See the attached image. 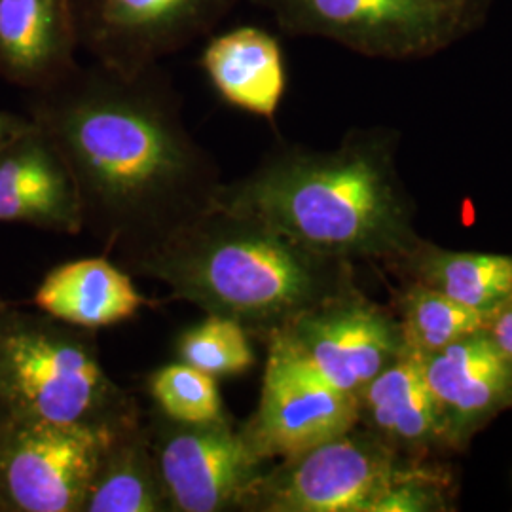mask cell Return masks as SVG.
<instances>
[{
    "mask_svg": "<svg viewBox=\"0 0 512 512\" xmlns=\"http://www.w3.org/2000/svg\"><path fill=\"white\" fill-rule=\"evenodd\" d=\"M29 110L73 173L84 232L122 268L217 205L219 164L186 128L160 65H76L33 92Z\"/></svg>",
    "mask_w": 512,
    "mask_h": 512,
    "instance_id": "6da1fadb",
    "label": "cell"
},
{
    "mask_svg": "<svg viewBox=\"0 0 512 512\" xmlns=\"http://www.w3.org/2000/svg\"><path fill=\"white\" fill-rule=\"evenodd\" d=\"M395 135L355 129L332 150L279 145L217 203L253 215L313 255L403 258L418 241L395 167Z\"/></svg>",
    "mask_w": 512,
    "mask_h": 512,
    "instance_id": "7a4b0ae2",
    "label": "cell"
},
{
    "mask_svg": "<svg viewBox=\"0 0 512 512\" xmlns=\"http://www.w3.org/2000/svg\"><path fill=\"white\" fill-rule=\"evenodd\" d=\"M177 300L268 340L293 317L351 285L349 262L313 255L253 215L215 205L124 266Z\"/></svg>",
    "mask_w": 512,
    "mask_h": 512,
    "instance_id": "3957f363",
    "label": "cell"
},
{
    "mask_svg": "<svg viewBox=\"0 0 512 512\" xmlns=\"http://www.w3.org/2000/svg\"><path fill=\"white\" fill-rule=\"evenodd\" d=\"M0 378L14 420L118 427L141 416L101 363L93 330L0 302Z\"/></svg>",
    "mask_w": 512,
    "mask_h": 512,
    "instance_id": "277c9868",
    "label": "cell"
},
{
    "mask_svg": "<svg viewBox=\"0 0 512 512\" xmlns=\"http://www.w3.org/2000/svg\"><path fill=\"white\" fill-rule=\"evenodd\" d=\"M421 459L355 425L334 439L264 469L239 497L236 511L372 512Z\"/></svg>",
    "mask_w": 512,
    "mask_h": 512,
    "instance_id": "5b68a950",
    "label": "cell"
},
{
    "mask_svg": "<svg viewBox=\"0 0 512 512\" xmlns=\"http://www.w3.org/2000/svg\"><path fill=\"white\" fill-rule=\"evenodd\" d=\"M291 37L332 40L355 54L410 61L440 54L482 23L448 0H255Z\"/></svg>",
    "mask_w": 512,
    "mask_h": 512,
    "instance_id": "8992f818",
    "label": "cell"
},
{
    "mask_svg": "<svg viewBox=\"0 0 512 512\" xmlns=\"http://www.w3.org/2000/svg\"><path fill=\"white\" fill-rule=\"evenodd\" d=\"M118 427L10 421L0 433V511L82 512Z\"/></svg>",
    "mask_w": 512,
    "mask_h": 512,
    "instance_id": "52a82bcc",
    "label": "cell"
},
{
    "mask_svg": "<svg viewBox=\"0 0 512 512\" xmlns=\"http://www.w3.org/2000/svg\"><path fill=\"white\" fill-rule=\"evenodd\" d=\"M270 340L353 397L404 349L399 319L353 283L298 313L266 342Z\"/></svg>",
    "mask_w": 512,
    "mask_h": 512,
    "instance_id": "ba28073f",
    "label": "cell"
},
{
    "mask_svg": "<svg viewBox=\"0 0 512 512\" xmlns=\"http://www.w3.org/2000/svg\"><path fill=\"white\" fill-rule=\"evenodd\" d=\"M241 2L71 0V6L78 50L110 69L139 73L215 31Z\"/></svg>",
    "mask_w": 512,
    "mask_h": 512,
    "instance_id": "9c48e42d",
    "label": "cell"
},
{
    "mask_svg": "<svg viewBox=\"0 0 512 512\" xmlns=\"http://www.w3.org/2000/svg\"><path fill=\"white\" fill-rule=\"evenodd\" d=\"M145 427L171 512L236 511L266 469L230 418L183 423L154 408Z\"/></svg>",
    "mask_w": 512,
    "mask_h": 512,
    "instance_id": "30bf717a",
    "label": "cell"
},
{
    "mask_svg": "<svg viewBox=\"0 0 512 512\" xmlns=\"http://www.w3.org/2000/svg\"><path fill=\"white\" fill-rule=\"evenodd\" d=\"M266 344L260 401L238 425L255 456L266 463L293 458L359 423L357 397L325 382L274 340Z\"/></svg>",
    "mask_w": 512,
    "mask_h": 512,
    "instance_id": "8fae6325",
    "label": "cell"
},
{
    "mask_svg": "<svg viewBox=\"0 0 512 512\" xmlns=\"http://www.w3.org/2000/svg\"><path fill=\"white\" fill-rule=\"evenodd\" d=\"M420 359L448 448L463 450L495 416L512 408V368L486 329Z\"/></svg>",
    "mask_w": 512,
    "mask_h": 512,
    "instance_id": "7c38bea8",
    "label": "cell"
},
{
    "mask_svg": "<svg viewBox=\"0 0 512 512\" xmlns=\"http://www.w3.org/2000/svg\"><path fill=\"white\" fill-rule=\"evenodd\" d=\"M0 222L69 236L84 232L73 173L35 122L0 150Z\"/></svg>",
    "mask_w": 512,
    "mask_h": 512,
    "instance_id": "4fadbf2b",
    "label": "cell"
},
{
    "mask_svg": "<svg viewBox=\"0 0 512 512\" xmlns=\"http://www.w3.org/2000/svg\"><path fill=\"white\" fill-rule=\"evenodd\" d=\"M71 0H0V78L38 92L78 65Z\"/></svg>",
    "mask_w": 512,
    "mask_h": 512,
    "instance_id": "5bb4252c",
    "label": "cell"
},
{
    "mask_svg": "<svg viewBox=\"0 0 512 512\" xmlns=\"http://www.w3.org/2000/svg\"><path fill=\"white\" fill-rule=\"evenodd\" d=\"M359 425L412 459L446 446L444 425L425 382L420 355L410 349L372 378L357 395Z\"/></svg>",
    "mask_w": 512,
    "mask_h": 512,
    "instance_id": "9a60e30c",
    "label": "cell"
},
{
    "mask_svg": "<svg viewBox=\"0 0 512 512\" xmlns=\"http://www.w3.org/2000/svg\"><path fill=\"white\" fill-rule=\"evenodd\" d=\"M200 67L224 103L274 120L287 92V63L272 33L241 25L215 35L203 48Z\"/></svg>",
    "mask_w": 512,
    "mask_h": 512,
    "instance_id": "2e32d148",
    "label": "cell"
},
{
    "mask_svg": "<svg viewBox=\"0 0 512 512\" xmlns=\"http://www.w3.org/2000/svg\"><path fill=\"white\" fill-rule=\"evenodd\" d=\"M38 311L78 329L120 325L150 306L131 274L105 256L78 258L44 275L33 296Z\"/></svg>",
    "mask_w": 512,
    "mask_h": 512,
    "instance_id": "e0dca14e",
    "label": "cell"
},
{
    "mask_svg": "<svg viewBox=\"0 0 512 512\" xmlns=\"http://www.w3.org/2000/svg\"><path fill=\"white\" fill-rule=\"evenodd\" d=\"M82 512H171L143 414L114 431Z\"/></svg>",
    "mask_w": 512,
    "mask_h": 512,
    "instance_id": "ac0fdd59",
    "label": "cell"
},
{
    "mask_svg": "<svg viewBox=\"0 0 512 512\" xmlns=\"http://www.w3.org/2000/svg\"><path fill=\"white\" fill-rule=\"evenodd\" d=\"M403 258L416 281L473 310L494 315L512 300V255L446 251L416 243Z\"/></svg>",
    "mask_w": 512,
    "mask_h": 512,
    "instance_id": "d6986e66",
    "label": "cell"
},
{
    "mask_svg": "<svg viewBox=\"0 0 512 512\" xmlns=\"http://www.w3.org/2000/svg\"><path fill=\"white\" fill-rule=\"evenodd\" d=\"M404 348L425 357L486 329L492 315L463 306L437 289L414 281L399 300Z\"/></svg>",
    "mask_w": 512,
    "mask_h": 512,
    "instance_id": "ffe728a7",
    "label": "cell"
},
{
    "mask_svg": "<svg viewBox=\"0 0 512 512\" xmlns=\"http://www.w3.org/2000/svg\"><path fill=\"white\" fill-rule=\"evenodd\" d=\"M251 334L236 321L211 315L184 330L177 340V361L194 366L215 380L239 376L256 363Z\"/></svg>",
    "mask_w": 512,
    "mask_h": 512,
    "instance_id": "44dd1931",
    "label": "cell"
},
{
    "mask_svg": "<svg viewBox=\"0 0 512 512\" xmlns=\"http://www.w3.org/2000/svg\"><path fill=\"white\" fill-rule=\"evenodd\" d=\"M147 387L154 408L169 420L211 423L230 418L217 380L181 361L156 368L148 376Z\"/></svg>",
    "mask_w": 512,
    "mask_h": 512,
    "instance_id": "7402d4cb",
    "label": "cell"
},
{
    "mask_svg": "<svg viewBox=\"0 0 512 512\" xmlns=\"http://www.w3.org/2000/svg\"><path fill=\"white\" fill-rule=\"evenodd\" d=\"M452 480L416 461L376 503L372 512H429L450 509Z\"/></svg>",
    "mask_w": 512,
    "mask_h": 512,
    "instance_id": "603a6c76",
    "label": "cell"
},
{
    "mask_svg": "<svg viewBox=\"0 0 512 512\" xmlns=\"http://www.w3.org/2000/svg\"><path fill=\"white\" fill-rule=\"evenodd\" d=\"M490 340L512 368V300L495 311L486 327Z\"/></svg>",
    "mask_w": 512,
    "mask_h": 512,
    "instance_id": "cb8c5ba5",
    "label": "cell"
},
{
    "mask_svg": "<svg viewBox=\"0 0 512 512\" xmlns=\"http://www.w3.org/2000/svg\"><path fill=\"white\" fill-rule=\"evenodd\" d=\"M33 126L31 116L0 109V150Z\"/></svg>",
    "mask_w": 512,
    "mask_h": 512,
    "instance_id": "d4e9b609",
    "label": "cell"
},
{
    "mask_svg": "<svg viewBox=\"0 0 512 512\" xmlns=\"http://www.w3.org/2000/svg\"><path fill=\"white\" fill-rule=\"evenodd\" d=\"M448 2H450V4H454V6L463 8V10L473 12V14L478 16L480 19H484L488 6L492 4V0H448Z\"/></svg>",
    "mask_w": 512,
    "mask_h": 512,
    "instance_id": "484cf974",
    "label": "cell"
},
{
    "mask_svg": "<svg viewBox=\"0 0 512 512\" xmlns=\"http://www.w3.org/2000/svg\"><path fill=\"white\" fill-rule=\"evenodd\" d=\"M12 420H14L12 406H10L8 395H6V389H4L2 378H0V433L6 429V425H8Z\"/></svg>",
    "mask_w": 512,
    "mask_h": 512,
    "instance_id": "4316f807",
    "label": "cell"
}]
</instances>
